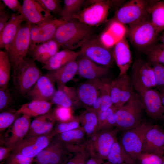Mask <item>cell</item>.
Wrapping results in <instances>:
<instances>
[{
  "label": "cell",
  "mask_w": 164,
  "mask_h": 164,
  "mask_svg": "<svg viewBox=\"0 0 164 164\" xmlns=\"http://www.w3.org/2000/svg\"><path fill=\"white\" fill-rule=\"evenodd\" d=\"M92 27L72 19L58 28L54 39L64 49L73 50L94 37Z\"/></svg>",
  "instance_id": "6da1fadb"
},
{
  "label": "cell",
  "mask_w": 164,
  "mask_h": 164,
  "mask_svg": "<svg viewBox=\"0 0 164 164\" xmlns=\"http://www.w3.org/2000/svg\"><path fill=\"white\" fill-rule=\"evenodd\" d=\"M12 70L14 88L17 93L22 96H27L32 87L42 75L35 61L30 57H26Z\"/></svg>",
  "instance_id": "7a4b0ae2"
},
{
  "label": "cell",
  "mask_w": 164,
  "mask_h": 164,
  "mask_svg": "<svg viewBox=\"0 0 164 164\" xmlns=\"http://www.w3.org/2000/svg\"><path fill=\"white\" fill-rule=\"evenodd\" d=\"M144 111L138 94L135 93L127 102L116 109V127L123 131L138 125L143 121Z\"/></svg>",
  "instance_id": "3957f363"
},
{
  "label": "cell",
  "mask_w": 164,
  "mask_h": 164,
  "mask_svg": "<svg viewBox=\"0 0 164 164\" xmlns=\"http://www.w3.org/2000/svg\"><path fill=\"white\" fill-rule=\"evenodd\" d=\"M153 0H131L116 12L114 21L123 25H132L149 19V9Z\"/></svg>",
  "instance_id": "277c9868"
},
{
  "label": "cell",
  "mask_w": 164,
  "mask_h": 164,
  "mask_svg": "<svg viewBox=\"0 0 164 164\" xmlns=\"http://www.w3.org/2000/svg\"><path fill=\"white\" fill-rule=\"evenodd\" d=\"M152 125L143 121L138 125L123 131L119 142L124 149L137 163L142 152L145 134Z\"/></svg>",
  "instance_id": "5b68a950"
},
{
  "label": "cell",
  "mask_w": 164,
  "mask_h": 164,
  "mask_svg": "<svg viewBox=\"0 0 164 164\" xmlns=\"http://www.w3.org/2000/svg\"><path fill=\"white\" fill-rule=\"evenodd\" d=\"M159 33L149 19L129 26L128 30L130 41L142 51L154 44Z\"/></svg>",
  "instance_id": "8992f818"
},
{
  "label": "cell",
  "mask_w": 164,
  "mask_h": 164,
  "mask_svg": "<svg viewBox=\"0 0 164 164\" xmlns=\"http://www.w3.org/2000/svg\"><path fill=\"white\" fill-rule=\"evenodd\" d=\"M30 24L22 23L7 53L12 70L16 68L28 55L31 41Z\"/></svg>",
  "instance_id": "52a82bcc"
},
{
  "label": "cell",
  "mask_w": 164,
  "mask_h": 164,
  "mask_svg": "<svg viewBox=\"0 0 164 164\" xmlns=\"http://www.w3.org/2000/svg\"><path fill=\"white\" fill-rule=\"evenodd\" d=\"M119 130L116 127L101 130L88 138L87 145L91 155H95L104 162L113 145L118 140Z\"/></svg>",
  "instance_id": "ba28073f"
},
{
  "label": "cell",
  "mask_w": 164,
  "mask_h": 164,
  "mask_svg": "<svg viewBox=\"0 0 164 164\" xmlns=\"http://www.w3.org/2000/svg\"><path fill=\"white\" fill-rule=\"evenodd\" d=\"M91 5L74 15L72 19L92 27L103 23L107 19L111 3L106 0L91 1Z\"/></svg>",
  "instance_id": "9c48e42d"
},
{
  "label": "cell",
  "mask_w": 164,
  "mask_h": 164,
  "mask_svg": "<svg viewBox=\"0 0 164 164\" xmlns=\"http://www.w3.org/2000/svg\"><path fill=\"white\" fill-rule=\"evenodd\" d=\"M131 67L130 78L134 89L138 93L156 87L154 69L149 62L138 59Z\"/></svg>",
  "instance_id": "30bf717a"
},
{
  "label": "cell",
  "mask_w": 164,
  "mask_h": 164,
  "mask_svg": "<svg viewBox=\"0 0 164 164\" xmlns=\"http://www.w3.org/2000/svg\"><path fill=\"white\" fill-rule=\"evenodd\" d=\"M55 136L52 131L46 135L26 137L13 148L12 152L28 158H35L49 145Z\"/></svg>",
  "instance_id": "8fae6325"
},
{
  "label": "cell",
  "mask_w": 164,
  "mask_h": 164,
  "mask_svg": "<svg viewBox=\"0 0 164 164\" xmlns=\"http://www.w3.org/2000/svg\"><path fill=\"white\" fill-rule=\"evenodd\" d=\"M71 154L65 145L54 137L36 157L34 162L40 164H64Z\"/></svg>",
  "instance_id": "7c38bea8"
},
{
  "label": "cell",
  "mask_w": 164,
  "mask_h": 164,
  "mask_svg": "<svg viewBox=\"0 0 164 164\" xmlns=\"http://www.w3.org/2000/svg\"><path fill=\"white\" fill-rule=\"evenodd\" d=\"M80 48V55L95 63L107 67L112 63L113 54L109 48L94 37L85 43Z\"/></svg>",
  "instance_id": "4fadbf2b"
},
{
  "label": "cell",
  "mask_w": 164,
  "mask_h": 164,
  "mask_svg": "<svg viewBox=\"0 0 164 164\" xmlns=\"http://www.w3.org/2000/svg\"><path fill=\"white\" fill-rule=\"evenodd\" d=\"M30 117L22 115L9 127L1 138L2 144L13 148L25 138L31 122Z\"/></svg>",
  "instance_id": "5bb4252c"
},
{
  "label": "cell",
  "mask_w": 164,
  "mask_h": 164,
  "mask_svg": "<svg viewBox=\"0 0 164 164\" xmlns=\"http://www.w3.org/2000/svg\"><path fill=\"white\" fill-rule=\"evenodd\" d=\"M138 94L147 114L154 120L163 121L164 106L159 92L151 88Z\"/></svg>",
  "instance_id": "9a60e30c"
},
{
  "label": "cell",
  "mask_w": 164,
  "mask_h": 164,
  "mask_svg": "<svg viewBox=\"0 0 164 164\" xmlns=\"http://www.w3.org/2000/svg\"><path fill=\"white\" fill-rule=\"evenodd\" d=\"M66 22L54 18L37 25L30 24L31 44L44 42L54 39L58 27Z\"/></svg>",
  "instance_id": "2e32d148"
},
{
  "label": "cell",
  "mask_w": 164,
  "mask_h": 164,
  "mask_svg": "<svg viewBox=\"0 0 164 164\" xmlns=\"http://www.w3.org/2000/svg\"><path fill=\"white\" fill-rule=\"evenodd\" d=\"M26 22L37 25L53 19L51 13L43 8L36 0H23L19 12Z\"/></svg>",
  "instance_id": "e0dca14e"
},
{
  "label": "cell",
  "mask_w": 164,
  "mask_h": 164,
  "mask_svg": "<svg viewBox=\"0 0 164 164\" xmlns=\"http://www.w3.org/2000/svg\"><path fill=\"white\" fill-rule=\"evenodd\" d=\"M142 152L154 154L163 157L164 129L160 126L152 125L147 132L145 136Z\"/></svg>",
  "instance_id": "ac0fdd59"
},
{
  "label": "cell",
  "mask_w": 164,
  "mask_h": 164,
  "mask_svg": "<svg viewBox=\"0 0 164 164\" xmlns=\"http://www.w3.org/2000/svg\"><path fill=\"white\" fill-rule=\"evenodd\" d=\"M61 47L54 39L41 43L31 44L28 55L34 61L44 64Z\"/></svg>",
  "instance_id": "d6986e66"
},
{
  "label": "cell",
  "mask_w": 164,
  "mask_h": 164,
  "mask_svg": "<svg viewBox=\"0 0 164 164\" xmlns=\"http://www.w3.org/2000/svg\"><path fill=\"white\" fill-rule=\"evenodd\" d=\"M55 137L65 145L70 153L79 151L86 147L87 144V137L81 126L57 134Z\"/></svg>",
  "instance_id": "ffe728a7"
},
{
  "label": "cell",
  "mask_w": 164,
  "mask_h": 164,
  "mask_svg": "<svg viewBox=\"0 0 164 164\" xmlns=\"http://www.w3.org/2000/svg\"><path fill=\"white\" fill-rule=\"evenodd\" d=\"M112 54L119 70L118 76L127 73L131 67L132 58L129 46L125 36L119 39L115 44Z\"/></svg>",
  "instance_id": "44dd1931"
},
{
  "label": "cell",
  "mask_w": 164,
  "mask_h": 164,
  "mask_svg": "<svg viewBox=\"0 0 164 164\" xmlns=\"http://www.w3.org/2000/svg\"><path fill=\"white\" fill-rule=\"evenodd\" d=\"M24 21L25 20L20 14L12 13L10 19L0 32V49H5L6 51L8 49Z\"/></svg>",
  "instance_id": "7402d4cb"
},
{
  "label": "cell",
  "mask_w": 164,
  "mask_h": 164,
  "mask_svg": "<svg viewBox=\"0 0 164 164\" xmlns=\"http://www.w3.org/2000/svg\"><path fill=\"white\" fill-rule=\"evenodd\" d=\"M54 84V83L46 75H42L32 87L27 96L32 100H50L56 91Z\"/></svg>",
  "instance_id": "603a6c76"
},
{
  "label": "cell",
  "mask_w": 164,
  "mask_h": 164,
  "mask_svg": "<svg viewBox=\"0 0 164 164\" xmlns=\"http://www.w3.org/2000/svg\"><path fill=\"white\" fill-rule=\"evenodd\" d=\"M57 89L50 100L57 106L72 108L78 105L80 101L77 89L66 85H58Z\"/></svg>",
  "instance_id": "cb8c5ba5"
},
{
  "label": "cell",
  "mask_w": 164,
  "mask_h": 164,
  "mask_svg": "<svg viewBox=\"0 0 164 164\" xmlns=\"http://www.w3.org/2000/svg\"><path fill=\"white\" fill-rule=\"evenodd\" d=\"M77 73L81 77L88 80L104 77L108 72L107 67L98 65L83 56L77 61Z\"/></svg>",
  "instance_id": "d4e9b609"
},
{
  "label": "cell",
  "mask_w": 164,
  "mask_h": 164,
  "mask_svg": "<svg viewBox=\"0 0 164 164\" xmlns=\"http://www.w3.org/2000/svg\"><path fill=\"white\" fill-rule=\"evenodd\" d=\"M99 79L87 80L79 84L77 89L80 103L86 109L92 105L99 95Z\"/></svg>",
  "instance_id": "484cf974"
},
{
  "label": "cell",
  "mask_w": 164,
  "mask_h": 164,
  "mask_svg": "<svg viewBox=\"0 0 164 164\" xmlns=\"http://www.w3.org/2000/svg\"><path fill=\"white\" fill-rule=\"evenodd\" d=\"M78 72V63L76 60L70 62L59 69L48 71L45 74L57 85H65L72 80Z\"/></svg>",
  "instance_id": "4316f807"
},
{
  "label": "cell",
  "mask_w": 164,
  "mask_h": 164,
  "mask_svg": "<svg viewBox=\"0 0 164 164\" xmlns=\"http://www.w3.org/2000/svg\"><path fill=\"white\" fill-rule=\"evenodd\" d=\"M81 54L80 51L75 52L65 49L58 51L46 64L42 69L48 71L57 70L67 63L75 61Z\"/></svg>",
  "instance_id": "83f0119b"
},
{
  "label": "cell",
  "mask_w": 164,
  "mask_h": 164,
  "mask_svg": "<svg viewBox=\"0 0 164 164\" xmlns=\"http://www.w3.org/2000/svg\"><path fill=\"white\" fill-rule=\"evenodd\" d=\"M53 104L49 101L32 100L22 105L17 111L21 115L36 117L49 112Z\"/></svg>",
  "instance_id": "f1b7e54d"
},
{
  "label": "cell",
  "mask_w": 164,
  "mask_h": 164,
  "mask_svg": "<svg viewBox=\"0 0 164 164\" xmlns=\"http://www.w3.org/2000/svg\"><path fill=\"white\" fill-rule=\"evenodd\" d=\"M104 164H137L118 140L113 145Z\"/></svg>",
  "instance_id": "f546056e"
},
{
  "label": "cell",
  "mask_w": 164,
  "mask_h": 164,
  "mask_svg": "<svg viewBox=\"0 0 164 164\" xmlns=\"http://www.w3.org/2000/svg\"><path fill=\"white\" fill-rule=\"evenodd\" d=\"M78 118L80 125L87 138L99 132V122L97 113L86 110L80 114Z\"/></svg>",
  "instance_id": "4dcf8cb0"
},
{
  "label": "cell",
  "mask_w": 164,
  "mask_h": 164,
  "mask_svg": "<svg viewBox=\"0 0 164 164\" xmlns=\"http://www.w3.org/2000/svg\"><path fill=\"white\" fill-rule=\"evenodd\" d=\"M149 12V20L159 33L164 30V1L153 0Z\"/></svg>",
  "instance_id": "1f68e13d"
},
{
  "label": "cell",
  "mask_w": 164,
  "mask_h": 164,
  "mask_svg": "<svg viewBox=\"0 0 164 164\" xmlns=\"http://www.w3.org/2000/svg\"><path fill=\"white\" fill-rule=\"evenodd\" d=\"M111 80L104 77L99 79L98 85L101 105L100 111H104L113 105L111 95Z\"/></svg>",
  "instance_id": "d6a6232c"
},
{
  "label": "cell",
  "mask_w": 164,
  "mask_h": 164,
  "mask_svg": "<svg viewBox=\"0 0 164 164\" xmlns=\"http://www.w3.org/2000/svg\"><path fill=\"white\" fill-rule=\"evenodd\" d=\"M117 108L113 105L105 111L97 113L99 131L116 127L115 112Z\"/></svg>",
  "instance_id": "836d02e7"
},
{
  "label": "cell",
  "mask_w": 164,
  "mask_h": 164,
  "mask_svg": "<svg viewBox=\"0 0 164 164\" xmlns=\"http://www.w3.org/2000/svg\"><path fill=\"white\" fill-rule=\"evenodd\" d=\"M11 64L6 50L0 51V87H8Z\"/></svg>",
  "instance_id": "e575fe53"
},
{
  "label": "cell",
  "mask_w": 164,
  "mask_h": 164,
  "mask_svg": "<svg viewBox=\"0 0 164 164\" xmlns=\"http://www.w3.org/2000/svg\"><path fill=\"white\" fill-rule=\"evenodd\" d=\"M118 77H120V107L127 102L135 92L133 91L134 89L131 78L127 73Z\"/></svg>",
  "instance_id": "d590c367"
},
{
  "label": "cell",
  "mask_w": 164,
  "mask_h": 164,
  "mask_svg": "<svg viewBox=\"0 0 164 164\" xmlns=\"http://www.w3.org/2000/svg\"><path fill=\"white\" fill-rule=\"evenodd\" d=\"M142 52L151 63H158L164 65V45L161 43L154 44Z\"/></svg>",
  "instance_id": "8d00e7d4"
},
{
  "label": "cell",
  "mask_w": 164,
  "mask_h": 164,
  "mask_svg": "<svg viewBox=\"0 0 164 164\" xmlns=\"http://www.w3.org/2000/svg\"><path fill=\"white\" fill-rule=\"evenodd\" d=\"M85 2L84 0H64L62 19L66 22L72 20L73 16L80 10Z\"/></svg>",
  "instance_id": "74e56055"
},
{
  "label": "cell",
  "mask_w": 164,
  "mask_h": 164,
  "mask_svg": "<svg viewBox=\"0 0 164 164\" xmlns=\"http://www.w3.org/2000/svg\"><path fill=\"white\" fill-rule=\"evenodd\" d=\"M56 121L53 117L52 112L46 121L40 127L29 132L26 137L39 136L48 134L53 129Z\"/></svg>",
  "instance_id": "f35d334b"
},
{
  "label": "cell",
  "mask_w": 164,
  "mask_h": 164,
  "mask_svg": "<svg viewBox=\"0 0 164 164\" xmlns=\"http://www.w3.org/2000/svg\"><path fill=\"white\" fill-rule=\"evenodd\" d=\"M21 114L17 110L5 111L0 113V132H2L10 127Z\"/></svg>",
  "instance_id": "ab89813d"
},
{
  "label": "cell",
  "mask_w": 164,
  "mask_h": 164,
  "mask_svg": "<svg viewBox=\"0 0 164 164\" xmlns=\"http://www.w3.org/2000/svg\"><path fill=\"white\" fill-rule=\"evenodd\" d=\"M80 126L78 116H75L72 119L68 121L57 122L53 132L56 136L57 134L77 128Z\"/></svg>",
  "instance_id": "60d3db41"
},
{
  "label": "cell",
  "mask_w": 164,
  "mask_h": 164,
  "mask_svg": "<svg viewBox=\"0 0 164 164\" xmlns=\"http://www.w3.org/2000/svg\"><path fill=\"white\" fill-rule=\"evenodd\" d=\"M90 155L87 146L78 151L72 153L64 164H86Z\"/></svg>",
  "instance_id": "b9f144b4"
},
{
  "label": "cell",
  "mask_w": 164,
  "mask_h": 164,
  "mask_svg": "<svg viewBox=\"0 0 164 164\" xmlns=\"http://www.w3.org/2000/svg\"><path fill=\"white\" fill-rule=\"evenodd\" d=\"M52 113L57 122L68 121L75 117L73 115V108H71L57 106Z\"/></svg>",
  "instance_id": "7bdbcfd3"
},
{
  "label": "cell",
  "mask_w": 164,
  "mask_h": 164,
  "mask_svg": "<svg viewBox=\"0 0 164 164\" xmlns=\"http://www.w3.org/2000/svg\"><path fill=\"white\" fill-rule=\"evenodd\" d=\"M45 9L51 13L61 16L63 8L58 0H36Z\"/></svg>",
  "instance_id": "ee69618b"
},
{
  "label": "cell",
  "mask_w": 164,
  "mask_h": 164,
  "mask_svg": "<svg viewBox=\"0 0 164 164\" xmlns=\"http://www.w3.org/2000/svg\"><path fill=\"white\" fill-rule=\"evenodd\" d=\"M120 78L118 77L110 82L111 97L114 106L117 108L120 107Z\"/></svg>",
  "instance_id": "f6af8a7d"
},
{
  "label": "cell",
  "mask_w": 164,
  "mask_h": 164,
  "mask_svg": "<svg viewBox=\"0 0 164 164\" xmlns=\"http://www.w3.org/2000/svg\"><path fill=\"white\" fill-rule=\"evenodd\" d=\"M12 96L8 87H0V111H6L12 103Z\"/></svg>",
  "instance_id": "bcb514c9"
},
{
  "label": "cell",
  "mask_w": 164,
  "mask_h": 164,
  "mask_svg": "<svg viewBox=\"0 0 164 164\" xmlns=\"http://www.w3.org/2000/svg\"><path fill=\"white\" fill-rule=\"evenodd\" d=\"M34 158L27 157L21 154L11 152L5 160L4 164H33Z\"/></svg>",
  "instance_id": "7dc6e473"
},
{
  "label": "cell",
  "mask_w": 164,
  "mask_h": 164,
  "mask_svg": "<svg viewBox=\"0 0 164 164\" xmlns=\"http://www.w3.org/2000/svg\"><path fill=\"white\" fill-rule=\"evenodd\" d=\"M163 158L156 155L142 152L137 159L139 164H162Z\"/></svg>",
  "instance_id": "c3c4849f"
},
{
  "label": "cell",
  "mask_w": 164,
  "mask_h": 164,
  "mask_svg": "<svg viewBox=\"0 0 164 164\" xmlns=\"http://www.w3.org/2000/svg\"><path fill=\"white\" fill-rule=\"evenodd\" d=\"M154 71L156 87L158 89L164 87V65L158 63H151Z\"/></svg>",
  "instance_id": "681fc988"
},
{
  "label": "cell",
  "mask_w": 164,
  "mask_h": 164,
  "mask_svg": "<svg viewBox=\"0 0 164 164\" xmlns=\"http://www.w3.org/2000/svg\"><path fill=\"white\" fill-rule=\"evenodd\" d=\"M124 25L116 21H113L110 24L108 31L114 37L120 39L125 36L126 29Z\"/></svg>",
  "instance_id": "f907efd6"
},
{
  "label": "cell",
  "mask_w": 164,
  "mask_h": 164,
  "mask_svg": "<svg viewBox=\"0 0 164 164\" xmlns=\"http://www.w3.org/2000/svg\"><path fill=\"white\" fill-rule=\"evenodd\" d=\"M6 6L0 1V32L10 19L12 14L5 9Z\"/></svg>",
  "instance_id": "816d5d0a"
},
{
  "label": "cell",
  "mask_w": 164,
  "mask_h": 164,
  "mask_svg": "<svg viewBox=\"0 0 164 164\" xmlns=\"http://www.w3.org/2000/svg\"><path fill=\"white\" fill-rule=\"evenodd\" d=\"M50 112L46 114L36 117L31 122L29 132L41 126L48 118Z\"/></svg>",
  "instance_id": "f5cc1de1"
},
{
  "label": "cell",
  "mask_w": 164,
  "mask_h": 164,
  "mask_svg": "<svg viewBox=\"0 0 164 164\" xmlns=\"http://www.w3.org/2000/svg\"><path fill=\"white\" fill-rule=\"evenodd\" d=\"M114 38V37L108 31L102 34L101 38L100 41L105 46L108 48L114 44L115 39Z\"/></svg>",
  "instance_id": "db71d44e"
},
{
  "label": "cell",
  "mask_w": 164,
  "mask_h": 164,
  "mask_svg": "<svg viewBox=\"0 0 164 164\" xmlns=\"http://www.w3.org/2000/svg\"><path fill=\"white\" fill-rule=\"evenodd\" d=\"M6 6L14 12L19 13L22 5L18 0H2Z\"/></svg>",
  "instance_id": "11a10c76"
},
{
  "label": "cell",
  "mask_w": 164,
  "mask_h": 164,
  "mask_svg": "<svg viewBox=\"0 0 164 164\" xmlns=\"http://www.w3.org/2000/svg\"><path fill=\"white\" fill-rule=\"evenodd\" d=\"M13 148L2 145L0 147V161L2 162L5 161L11 154Z\"/></svg>",
  "instance_id": "9f6ffc18"
},
{
  "label": "cell",
  "mask_w": 164,
  "mask_h": 164,
  "mask_svg": "<svg viewBox=\"0 0 164 164\" xmlns=\"http://www.w3.org/2000/svg\"><path fill=\"white\" fill-rule=\"evenodd\" d=\"M101 105V100L100 95L97 100L90 107L86 110L95 112L97 114L100 111Z\"/></svg>",
  "instance_id": "6f0895ef"
},
{
  "label": "cell",
  "mask_w": 164,
  "mask_h": 164,
  "mask_svg": "<svg viewBox=\"0 0 164 164\" xmlns=\"http://www.w3.org/2000/svg\"><path fill=\"white\" fill-rule=\"evenodd\" d=\"M86 164H104V162L99 159L95 155H91Z\"/></svg>",
  "instance_id": "680465c9"
},
{
  "label": "cell",
  "mask_w": 164,
  "mask_h": 164,
  "mask_svg": "<svg viewBox=\"0 0 164 164\" xmlns=\"http://www.w3.org/2000/svg\"><path fill=\"white\" fill-rule=\"evenodd\" d=\"M160 91V94L162 103L164 106V87L158 89Z\"/></svg>",
  "instance_id": "91938a15"
},
{
  "label": "cell",
  "mask_w": 164,
  "mask_h": 164,
  "mask_svg": "<svg viewBox=\"0 0 164 164\" xmlns=\"http://www.w3.org/2000/svg\"><path fill=\"white\" fill-rule=\"evenodd\" d=\"M160 40L161 42V43L164 45V34L161 37Z\"/></svg>",
  "instance_id": "94428289"
},
{
  "label": "cell",
  "mask_w": 164,
  "mask_h": 164,
  "mask_svg": "<svg viewBox=\"0 0 164 164\" xmlns=\"http://www.w3.org/2000/svg\"><path fill=\"white\" fill-rule=\"evenodd\" d=\"M162 164H164V155L163 157V161Z\"/></svg>",
  "instance_id": "6125c7cd"
},
{
  "label": "cell",
  "mask_w": 164,
  "mask_h": 164,
  "mask_svg": "<svg viewBox=\"0 0 164 164\" xmlns=\"http://www.w3.org/2000/svg\"><path fill=\"white\" fill-rule=\"evenodd\" d=\"M33 164H39V163H38L35 162V163H34Z\"/></svg>",
  "instance_id": "be15d7a7"
},
{
  "label": "cell",
  "mask_w": 164,
  "mask_h": 164,
  "mask_svg": "<svg viewBox=\"0 0 164 164\" xmlns=\"http://www.w3.org/2000/svg\"><path fill=\"white\" fill-rule=\"evenodd\" d=\"M0 164H4V163H3L1 162V163H0Z\"/></svg>",
  "instance_id": "e7e4bbea"
},
{
  "label": "cell",
  "mask_w": 164,
  "mask_h": 164,
  "mask_svg": "<svg viewBox=\"0 0 164 164\" xmlns=\"http://www.w3.org/2000/svg\"><path fill=\"white\" fill-rule=\"evenodd\" d=\"M163 121H164V118H163Z\"/></svg>",
  "instance_id": "03108f58"
}]
</instances>
